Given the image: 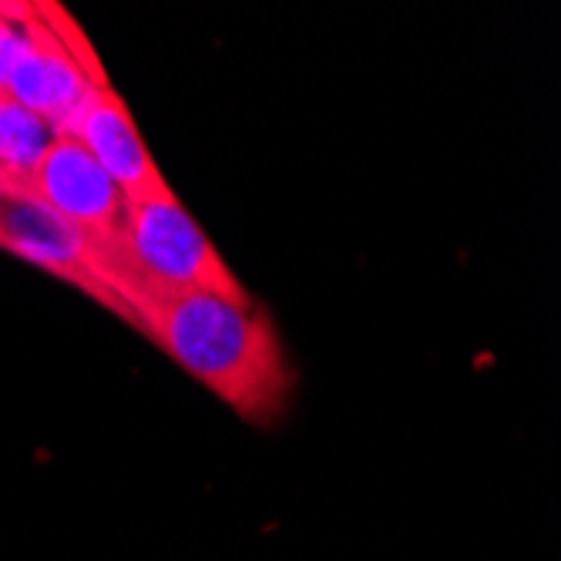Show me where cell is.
Listing matches in <instances>:
<instances>
[{
	"instance_id": "cell-1",
	"label": "cell",
	"mask_w": 561,
	"mask_h": 561,
	"mask_svg": "<svg viewBox=\"0 0 561 561\" xmlns=\"http://www.w3.org/2000/svg\"><path fill=\"white\" fill-rule=\"evenodd\" d=\"M172 360L209 387L245 421H273L293 393L296 374L263 306L216 293L165 296L145 330Z\"/></svg>"
},
{
	"instance_id": "cell-2",
	"label": "cell",
	"mask_w": 561,
	"mask_h": 561,
	"mask_svg": "<svg viewBox=\"0 0 561 561\" xmlns=\"http://www.w3.org/2000/svg\"><path fill=\"white\" fill-rule=\"evenodd\" d=\"M128 249L145 279L156 286L162 299L182 293H216L226 299H249L245 286L236 279V273L219 256V249L185 213L179 198L131 206Z\"/></svg>"
},
{
	"instance_id": "cell-3",
	"label": "cell",
	"mask_w": 561,
	"mask_h": 561,
	"mask_svg": "<svg viewBox=\"0 0 561 561\" xmlns=\"http://www.w3.org/2000/svg\"><path fill=\"white\" fill-rule=\"evenodd\" d=\"M0 249L55 273L58 279L78 286L94 302L105 306V310L131 323L128 310L105 286V276H101L98 245L81 229L65 222L58 213L41 206L37 198H0Z\"/></svg>"
},
{
	"instance_id": "cell-4",
	"label": "cell",
	"mask_w": 561,
	"mask_h": 561,
	"mask_svg": "<svg viewBox=\"0 0 561 561\" xmlns=\"http://www.w3.org/2000/svg\"><path fill=\"white\" fill-rule=\"evenodd\" d=\"M68 138H78L91 151V159L112 175L131 206L179 198L151 159L128 105L115 88H98L91 94L84 112L68 128Z\"/></svg>"
},
{
	"instance_id": "cell-5",
	"label": "cell",
	"mask_w": 561,
	"mask_h": 561,
	"mask_svg": "<svg viewBox=\"0 0 561 561\" xmlns=\"http://www.w3.org/2000/svg\"><path fill=\"white\" fill-rule=\"evenodd\" d=\"M94 91L98 84L81 71V65L61 47V41L50 34V27L37 14V4H31L24 18V47L11 68L8 94L18 105L41 115L58 135H68Z\"/></svg>"
},
{
	"instance_id": "cell-6",
	"label": "cell",
	"mask_w": 561,
	"mask_h": 561,
	"mask_svg": "<svg viewBox=\"0 0 561 561\" xmlns=\"http://www.w3.org/2000/svg\"><path fill=\"white\" fill-rule=\"evenodd\" d=\"M55 138L58 131L41 115L18 105L11 94H0V172L11 185L8 198H24L31 192V179Z\"/></svg>"
},
{
	"instance_id": "cell-7",
	"label": "cell",
	"mask_w": 561,
	"mask_h": 561,
	"mask_svg": "<svg viewBox=\"0 0 561 561\" xmlns=\"http://www.w3.org/2000/svg\"><path fill=\"white\" fill-rule=\"evenodd\" d=\"M31 4H4L0 0V94H8L11 68L24 47V18Z\"/></svg>"
},
{
	"instance_id": "cell-8",
	"label": "cell",
	"mask_w": 561,
	"mask_h": 561,
	"mask_svg": "<svg viewBox=\"0 0 561 561\" xmlns=\"http://www.w3.org/2000/svg\"><path fill=\"white\" fill-rule=\"evenodd\" d=\"M8 195H11V185H8L4 172H0V198H8Z\"/></svg>"
}]
</instances>
